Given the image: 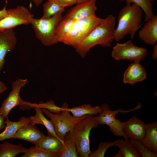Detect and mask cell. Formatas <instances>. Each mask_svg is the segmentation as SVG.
Instances as JSON below:
<instances>
[{"label": "cell", "mask_w": 157, "mask_h": 157, "mask_svg": "<svg viewBox=\"0 0 157 157\" xmlns=\"http://www.w3.org/2000/svg\"><path fill=\"white\" fill-rule=\"evenodd\" d=\"M122 124L123 130L129 139L140 140L144 137L147 124L136 116L122 122Z\"/></svg>", "instance_id": "7c38bea8"}, {"label": "cell", "mask_w": 157, "mask_h": 157, "mask_svg": "<svg viewBox=\"0 0 157 157\" xmlns=\"http://www.w3.org/2000/svg\"><path fill=\"white\" fill-rule=\"evenodd\" d=\"M34 108L36 113L34 115L30 117L31 123L35 125V124L43 125L46 128L48 135L53 136L58 138L56 134L54 126L52 121L45 118L40 108L37 106H35Z\"/></svg>", "instance_id": "ffe728a7"}, {"label": "cell", "mask_w": 157, "mask_h": 157, "mask_svg": "<svg viewBox=\"0 0 157 157\" xmlns=\"http://www.w3.org/2000/svg\"><path fill=\"white\" fill-rule=\"evenodd\" d=\"M152 58L154 60H156L157 58V44L154 45L153 51L152 55Z\"/></svg>", "instance_id": "d590c367"}, {"label": "cell", "mask_w": 157, "mask_h": 157, "mask_svg": "<svg viewBox=\"0 0 157 157\" xmlns=\"http://www.w3.org/2000/svg\"><path fill=\"white\" fill-rule=\"evenodd\" d=\"M21 157H55L49 151L35 145L34 146L26 148L24 154Z\"/></svg>", "instance_id": "83f0119b"}, {"label": "cell", "mask_w": 157, "mask_h": 157, "mask_svg": "<svg viewBox=\"0 0 157 157\" xmlns=\"http://www.w3.org/2000/svg\"><path fill=\"white\" fill-rule=\"evenodd\" d=\"M75 143L71 131L67 133L64 139V145L58 157H77Z\"/></svg>", "instance_id": "603a6c76"}, {"label": "cell", "mask_w": 157, "mask_h": 157, "mask_svg": "<svg viewBox=\"0 0 157 157\" xmlns=\"http://www.w3.org/2000/svg\"><path fill=\"white\" fill-rule=\"evenodd\" d=\"M142 157H157V153L146 147L138 140L129 139Z\"/></svg>", "instance_id": "f546056e"}, {"label": "cell", "mask_w": 157, "mask_h": 157, "mask_svg": "<svg viewBox=\"0 0 157 157\" xmlns=\"http://www.w3.org/2000/svg\"><path fill=\"white\" fill-rule=\"evenodd\" d=\"M142 10L137 5L126 4L119 11L118 24L115 28L114 40L118 42L126 35L133 38L141 26Z\"/></svg>", "instance_id": "7a4b0ae2"}, {"label": "cell", "mask_w": 157, "mask_h": 157, "mask_svg": "<svg viewBox=\"0 0 157 157\" xmlns=\"http://www.w3.org/2000/svg\"><path fill=\"white\" fill-rule=\"evenodd\" d=\"M116 17L108 15L98 24L75 49L76 52L84 58L94 46L99 45L109 47L114 40Z\"/></svg>", "instance_id": "6da1fadb"}, {"label": "cell", "mask_w": 157, "mask_h": 157, "mask_svg": "<svg viewBox=\"0 0 157 157\" xmlns=\"http://www.w3.org/2000/svg\"><path fill=\"white\" fill-rule=\"evenodd\" d=\"M34 2L35 5L38 7L42 3L43 0H32Z\"/></svg>", "instance_id": "8d00e7d4"}, {"label": "cell", "mask_w": 157, "mask_h": 157, "mask_svg": "<svg viewBox=\"0 0 157 157\" xmlns=\"http://www.w3.org/2000/svg\"><path fill=\"white\" fill-rule=\"evenodd\" d=\"M121 2L125 1L126 4H135L139 6L145 14V21L150 19L154 15L153 5L149 0H119Z\"/></svg>", "instance_id": "484cf974"}, {"label": "cell", "mask_w": 157, "mask_h": 157, "mask_svg": "<svg viewBox=\"0 0 157 157\" xmlns=\"http://www.w3.org/2000/svg\"><path fill=\"white\" fill-rule=\"evenodd\" d=\"M69 110L74 116L80 117L87 115H97L101 110V106H92L90 104H84L69 108Z\"/></svg>", "instance_id": "cb8c5ba5"}, {"label": "cell", "mask_w": 157, "mask_h": 157, "mask_svg": "<svg viewBox=\"0 0 157 157\" xmlns=\"http://www.w3.org/2000/svg\"><path fill=\"white\" fill-rule=\"evenodd\" d=\"M147 53L146 49L138 47L129 40L124 43H117L113 49L111 56L116 60H125L140 63Z\"/></svg>", "instance_id": "9c48e42d"}, {"label": "cell", "mask_w": 157, "mask_h": 157, "mask_svg": "<svg viewBox=\"0 0 157 157\" xmlns=\"http://www.w3.org/2000/svg\"><path fill=\"white\" fill-rule=\"evenodd\" d=\"M95 14L74 21L68 32L58 42L71 46L75 49L102 20Z\"/></svg>", "instance_id": "3957f363"}, {"label": "cell", "mask_w": 157, "mask_h": 157, "mask_svg": "<svg viewBox=\"0 0 157 157\" xmlns=\"http://www.w3.org/2000/svg\"><path fill=\"white\" fill-rule=\"evenodd\" d=\"M149 150L157 153V122L147 124L145 135L140 140Z\"/></svg>", "instance_id": "d6986e66"}, {"label": "cell", "mask_w": 157, "mask_h": 157, "mask_svg": "<svg viewBox=\"0 0 157 157\" xmlns=\"http://www.w3.org/2000/svg\"><path fill=\"white\" fill-rule=\"evenodd\" d=\"M58 3L61 6L64 7L77 4V0H56Z\"/></svg>", "instance_id": "1f68e13d"}, {"label": "cell", "mask_w": 157, "mask_h": 157, "mask_svg": "<svg viewBox=\"0 0 157 157\" xmlns=\"http://www.w3.org/2000/svg\"><path fill=\"white\" fill-rule=\"evenodd\" d=\"M101 110L94 119L99 124L106 125L109 127L110 131L113 135L117 137H123L126 140L129 139L123 130L122 122L119 119H116L115 115L119 113H126L136 110V107L128 110H123L119 108L114 110H110L108 104L104 103L101 106Z\"/></svg>", "instance_id": "ba28073f"}, {"label": "cell", "mask_w": 157, "mask_h": 157, "mask_svg": "<svg viewBox=\"0 0 157 157\" xmlns=\"http://www.w3.org/2000/svg\"><path fill=\"white\" fill-rule=\"evenodd\" d=\"M37 106L40 108H44L48 110L49 111L54 114L60 113L63 110L62 106L59 107L56 106L54 101L51 100L45 103L40 102L38 104L34 103V108Z\"/></svg>", "instance_id": "4dcf8cb0"}, {"label": "cell", "mask_w": 157, "mask_h": 157, "mask_svg": "<svg viewBox=\"0 0 157 157\" xmlns=\"http://www.w3.org/2000/svg\"><path fill=\"white\" fill-rule=\"evenodd\" d=\"M43 19L49 18L59 13H63L65 11V8L60 5L56 0H48L43 6Z\"/></svg>", "instance_id": "d4e9b609"}, {"label": "cell", "mask_w": 157, "mask_h": 157, "mask_svg": "<svg viewBox=\"0 0 157 157\" xmlns=\"http://www.w3.org/2000/svg\"><path fill=\"white\" fill-rule=\"evenodd\" d=\"M58 157L63 149L64 142L53 136L46 135L35 144Z\"/></svg>", "instance_id": "ac0fdd59"}, {"label": "cell", "mask_w": 157, "mask_h": 157, "mask_svg": "<svg viewBox=\"0 0 157 157\" xmlns=\"http://www.w3.org/2000/svg\"><path fill=\"white\" fill-rule=\"evenodd\" d=\"M74 21L63 17L59 22L55 32V38L57 43L59 39L68 32Z\"/></svg>", "instance_id": "4316f807"}, {"label": "cell", "mask_w": 157, "mask_h": 157, "mask_svg": "<svg viewBox=\"0 0 157 157\" xmlns=\"http://www.w3.org/2000/svg\"><path fill=\"white\" fill-rule=\"evenodd\" d=\"M6 4L2 10H0V20L6 17L7 15V9H6L7 1H6Z\"/></svg>", "instance_id": "d6a6232c"}, {"label": "cell", "mask_w": 157, "mask_h": 157, "mask_svg": "<svg viewBox=\"0 0 157 157\" xmlns=\"http://www.w3.org/2000/svg\"><path fill=\"white\" fill-rule=\"evenodd\" d=\"M7 16L0 20V31L18 25L31 24L33 15L26 8L19 6L7 10Z\"/></svg>", "instance_id": "30bf717a"}, {"label": "cell", "mask_w": 157, "mask_h": 157, "mask_svg": "<svg viewBox=\"0 0 157 157\" xmlns=\"http://www.w3.org/2000/svg\"><path fill=\"white\" fill-rule=\"evenodd\" d=\"M115 141V146L119 147L123 157H141L133 144L129 139H119Z\"/></svg>", "instance_id": "7402d4cb"}, {"label": "cell", "mask_w": 157, "mask_h": 157, "mask_svg": "<svg viewBox=\"0 0 157 157\" xmlns=\"http://www.w3.org/2000/svg\"><path fill=\"white\" fill-rule=\"evenodd\" d=\"M46 135L30 122L17 131L12 138H19L28 141L35 145Z\"/></svg>", "instance_id": "9a60e30c"}, {"label": "cell", "mask_w": 157, "mask_h": 157, "mask_svg": "<svg viewBox=\"0 0 157 157\" xmlns=\"http://www.w3.org/2000/svg\"><path fill=\"white\" fill-rule=\"evenodd\" d=\"M7 89V86L0 80V94L6 91Z\"/></svg>", "instance_id": "e575fe53"}, {"label": "cell", "mask_w": 157, "mask_h": 157, "mask_svg": "<svg viewBox=\"0 0 157 157\" xmlns=\"http://www.w3.org/2000/svg\"><path fill=\"white\" fill-rule=\"evenodd\" d=\"M17 42L13 28L0 31V73L5 63V58L8 52L15 48Z\"/></svg>", "instance_id": "8fae6325"}, {"label": "cell", "mask_w": 157, "mask_h": 157, "mask_svg": "<svg viewBox=\"0 0 157 157\" xmlns=\"http://www.w3.org/2000/svg\"><path fill=\"white\" fill-rule=\"evenodd\" d=\"M113 146H115V141L101 142L97 149L93 152H91L88 157H104L107 150Z\"/></svg>", "instance_id": "f1b7e54d"}, {"label": "cell", "mask_w": 157, "mask_h": 157, "mask_svg": "<svg viewBox=\"0 0 157 157\" xmlns=\"http://www.w3.org/2000/svg\"><path fill=\"white\" fill-rule=\"evenodd\" d=\"M6 119L0 112V130L5 129L6 126L5 121Z\"/></svg>", "instance_id": "836d02e7"}, {"label": "cell", "mask_w": 157, "mask_h": 157, "mask_svg": "<svg viewBox=\"0 0 157 157\" xmlns=\"http://www.w3.org/2000/svg\"><path fill=\"white\" fill-rule=\"evenodd\" d=\"M89 0H77V4H80L87 1H88Z\"/></svg>", "instance_id": "f35d334b"}, {"label": "cell", "mask_w": 157, "mask_h": 157, "mask_svg": "<svg viewBox=\"0 0 157 157\" xmlns=\"http://www.w3.org/2000/svg\"><path fill=\"white\" fill-rule=\"evenodd\" d=\"M150 1L152 2L154 1L155 0H149Z\"/></svg>", "instance_id": "ab89813d"}, {"label": "cell", "mask_w": 157, "mask_h": 157, "mask_svg": "<svg viewBox=\"0 0 157 157\" xmlns=\"http://www.w3.org/2000/svg\"><path fill=\"white\" fill-rule=\"evenodd\" d=\"M62 106L63 110L60 113L56 114L51 113L46 109L41 108L42 113L49 117L53 122L58 137L64 142L66 134L72 130L75 125L87 115L76 117L70 114L69 110V107L66 103L63 104Z\"/></svg>", "instance_id": "8992f818"}, {"label": "cell", "mask_w": 157, "mask_h": 157, "mask_svg": "<svg viewBox=\"0 0 157 157\" xmlns=\"http://www.w3.org/2000/svg\"><path fill=\"white\" fill-rule=\"evenodd\" d=\"M112 157H123L121 152L119 150L118 152L115 155L112 156Z\"/></svg>", "instance_id": "74e56055"}, {"label": "cell", "mask_w": 157, "mask_h": 157, "mask_svg": "<svg viewBox=\"0 0 157 157\" xmlns=\"http://www.w3.org/2000/svg\"><path fill=\"white\" fill-rule=\"evenodd\" d=\"M146 71L140 63L134 62L130 64L125 72L123 82L133 84L144 80L146 77Z\"/></svg>", "instance_id": "2e32d148"}, {"label": "cell", "mask_w": 157, "mask_h": 157, "mask_svg": "<svg viewBox=\"0 0 157 157\" xmlns=\"http://www.w3.org/2000/svg\"><path fill=\"white\" fill-rule=\"evenodd\" d=\"M28 82L27 79L18 78L12 82V89L0 107V112L6 119L8 118L11 110L17 106H19L20 108L23 110L33 108V103L24 101L20 95L21 89L25 86Z\"/></svg>", "instance_id": "52a82bcc"}, {"label": "cell", "mask_w": 157, "mask_h": 157, "mask_svg": "<svg viewBox=\"0 0 157 157\" xmlns=\"http://www.w3.org/2000/svg\"><path fill=\"white\" fill-rule=\"evenodd\" d=\"M97 0H89L76 4L69 10L63 17L75 20L81 19L95 14L97 8Z\"/></svg>", "instance_id": "4fadbf2b"}, {"label": "cell", "mask_w": 157, "mask_h": 157, "mask_svg": "<svg viewBox=\"0 0 157 157\" xmlns=\"http://www.w3.org/2000/svg\"><path fill=\"white\" fill-rule=\"evenodd\" d=\"M30 117L23 116L16 122L10 121L8 118L6 119L5 130L0 133V141L12 138L13 136L19 130L30 123Z\"/></svg>", "instance_id": "e0dca14e"}, {"label": "cell", "mask_w": 157, "mask_h": 157, "mask_svg": "<svg viewBox=\"0 0 157 157\" xmlns=\"http://www.w3.org/2000/svg\"><path fill=\"white\" fill-rule=\"evenodd\" d=\"M139 38L148 45H154L157 42V15H154L145 23L139 31Z\"/></svg>", "instance_id": "5bb4252c"}, {"label": "cell", "mask_w": 157, "mask_h": 157, "mask_svg": "<svg viewBox=\"0 0 157 157\" xmlns=\"http://www.w3.org/2000/svg\"><path fill=\"white\" fill-rule=\"evenodd\" d=\"M26 149L22 144L15 145L5 141L0 144V157H15Z\"/></svg>", "instance_id": "44dd1931"}, {"label": "cell", "mask_w": 157, "mask_h": 157, "mask_svg": "<svg viewBox=\"0 0 157 157\" xmlns=\"http://www.w3.org/2000/svg\"><path fill=\"white\" fill-rule=\"evenodd\" d=\"M99 125L94 115H87L84 119L78 122L71 131L78 156L88 157L91 152L89 139L90 133L92 128H97Z\"/></svg>", "instance_id": "277c9868"}, {"label": "cell", "mask_w": 157, "mask_h": 157, "mask_svg": "<svg viewBox=\"0 0 157 157\" xmlns=\"http://www.w3.org/2000/svg\"><path fill=\"white\" fill-rule=\"evenodd\" d=\"M57 13L47 19L33 18L31 24L36 37L44 45L49 46L57 43L55 38L56 26L63 16Z\"/></svg>", "instance_id": "5b68a950"}]
</instances>
